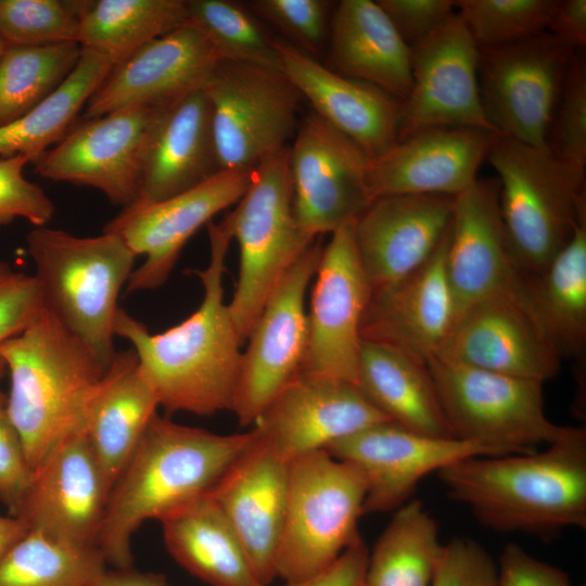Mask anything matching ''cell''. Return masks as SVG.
I'll list each match as a JSON object with an SVG mask.
<instances>
[{"label": "cell", "mask_w": 586, "mask_h": 586, "mask_svg": "<svg viewBox=\"0 0 586 586\" xmlns=\"http://www.w3.org/2000/svg\"><path fill=\"white\" fill-rule=\"evenodd\" d=\"M109 495L100 464L80 432L58 444L34 469L14 517L52 539L97 547Z\"/></svg>", "instance_id": "20"}, {"label": "cell", "mask_w": 586, "mask_h": 586, "mask_svg": "<svg viewBox=\"0 0 586 586\" xmlns=\"http://www.w3.org/2000/svg\"><path fill=\"white\" fill-rule=\"evenodd\" d=\"M447 494L494 531L539 537L586 528V431L526 454L472 456L437 472Z\"/></svg>", "instance_id": "3"}, {"label": "cell", "mask_w": 586, "mask_h": 586, "mask_svg": "<svg viewBox=\"0 0 586 586\" xmlns=\"http://www.w3.org/2000/svg\"><path fill=\"white\" fill-rule=\"evenodd\" d=\"M366 485L349 463L320 449L289 463V486L276 555V577L306 579L361 538Z\"/></svg>", "instance_id": "7"}, {"label": "cell", "mask_w": 586, "mask_h": 586, "mask_svg": "<svg viewBox=\"0 0 586 586\" xmlns=\"http://www.w3.org/2000/svg\"><path fill=\"white\" fill-rule=\"evenodd\" d=\"M91 586H168L162 574L140 572L133 566L105 570Z\"/></svg>", "instance_id": "53"}, {"label": "cell", "mask_w": 586, "mask_h": 586, "mask_svg": "<svg viewBox=\"0 0 586 586\" xmlns=\"http://www.w3.org/2000/svg\"><path fill=\"white\" fill-rule=\"evenodd\" d=\"M106 565L97 547L29 531L0 560V586H91Z\"/></svg>", "instance_id": "38"}, {"label": "cell", "mask_w": 586, "mask_h": 586, "mask_svg": "<svg viewBox=\"0 0 586 586\" xmlns=\"http://www.w3.org/2000/svg\"><path fill=\"white\" fill-rule=\"evenodd\" d=\"M322 249L315 240L289 268L247 337L232 408L241 426L254 424L275 396L300 374L308 336L305 296Z\"/></svg>", "instance_id": "12"}, {"label": "cell", "mask_w": 586, "mask_h": 586, "mask_svg": "<svg viewBox=\"0 0 586 586\" xmlns=\"http://www.w3.org/2000/svg\"><path fill=\"white\" fill-rule=\"evenodd\" d=\"M0 357L10 374L8 413L34 470L62 441L85 432L107 370L46 307L29 327L0 344Z\"/></svg>", "instance_id": "4"}, {"label": "cell", "mask_w": 586, "mask_h": 586, "mask_svg": "<svg viewBox=\"0 0 586 586\" xmlns=\"http://www.w3.org/2000/svg\"><path fill=\"white\" fill-rule=\"evenodd\" d=\"M43 309L36 277L0 260V344L24 331Z\"/></svg>", "instance_id": "46"}, {"label": "cell", "mask_w": 586, "mask_h": 586, "mask_svg": "<svg viewBox=\"0 0 586 586\" xmlns=\"http://www.w3.org/2000/svg\"><path fill=\"white\" fill-rule=\"evenodd\" d=\"M44 307L107 370L114 348L118 296L138 257L117 233L77 237L35 227L26 238Z\"/></svg>", "instance_id": "5"}, {"label": "cell", "mask_w": 586, "mask_h": 586, "mask_svg": "<svg viewBox=\"0 0 586 586\" xmlns=\"http://www.w3.org/2000/svg\"><path fill=\"white\" fill-rule=\"evenodd\" d=\"M550 153L571 173L585 180L586 171V63L582 50L570 63L546 137Z\"/></svg>", "instance_id": "43"}, {"label": "cell", "mask_w": 586, "mask_h": 586, "mask_svg": "<svg viewBox=\"0 0 586 586\" xmlns=\"http://www.w3.org/2000/svg\"><path fill=\"white\" fill-rule=\"evenodd\" d=\"M252 174L253 169L219 170L196 187L163 201L123 208L110 220L103 231L119 234L137 256L144 255L126 291L163 285L188 240L215 215L239 202Z\"/></svg>", "instance_id": "17"}, {"label": "cell", "mask_w": 586, "mask_h": 586, "mask_svg": "<svg viewBox=\"0 0 586 586\" xmlns=\"http://www.w3.org/2000/svg\"><path fill=\"white\" fill-rule=\"evenodd\" d=\"M253 431V440L208 496L241 542L263 585L276 578L275 563L289 486V463Z\"/></svg>", "instance_id": "27"}, {"label": "cell", "mask_w": 586, "mask_h": 586, "mask_svg": "<svg viewBox=\"0 0 586 586\" xmlns=\"http://www.w3.org/2000/svg\"><path fill=\"white\" fill-rule=\"evenodd\" d=\"M547 33L573 50L584 49L586 44V0L558 1Z\"/></svg>", "instance_id": "52"}, {"label": "cell", "mask_w": 586, "mask_h": 586, "mask_svg": "<svg viewBox=\"0 0 586 586\" xmlns=\"http://www.w3.org/2000/svg\"><path fill=\"white\" fill-rule=\"evenodd\" d=\"M161 109L131 106L84 119L33 163L35 173L52 181L97 189L123 208L132 205L140 193L144 152Z\"/></svg>", "instance_id": "15"}, {"label": "cell", "mask_w": 586, "mask_h": 586, "mask_svg": "<svg viewBox=\"0 0 586 586\" xmlns=\"http://www.w3.org/2000/svg\"><path fill=\"white\" fill-rule=\"evenodd\" d=\"M158 407L133 349L116 353L91 402L85 429L110 492Z\"/></svg>", "instance_id": "31"}, {"label": "cell", "mask_w": 586, "mask_h": 586, "mask_svg": "<svg viewBox=\"0 0 586 586\" xmlns=\"http://www.w3.org/2000/svg\"><path fill=\"white\" fill-rule=\"evenodd\" d=\"M532 308L560 357H578L586 344V215L538 275H525Z\"/></svg>", "instance_id": "34"}, {"label": "cell", "mask_w": 586, "mask_h": 586, "mask_svg": "<svg viewBox=\"0 0 586 586\" xmlns=\"http://www.w3.org/2000/svg\"><path fill=\"white\" fill-rule=\"evenodd\" d=\"M445 271L455 317L474 303L518 285L499 206V180L477 178L454 199Z\"/></svg>", "instance_id": "25"}, {"label": "cell", "mask_w": 586, "mask_h": 586, "mask_svg": "<svg viewBox=\"0 0 586 586\" xmlns=\"http://www.w3.org/2000/svg\"><path fill=\"white\" fill-rule=\"evenodd\" d=\"M301 375L357 386L360 324L371 294L354 235V221L331 233L315 273Z\"/></svg>", "instance_id": "13"}, {"label": "cell", "mask_w": 586, "mask_h": 586, "mask_svg": "<svg viewBox=\"0 0 586 586\" xmlns=\"http://www.w3.org/2000/svg\"><path fill=\"white\" fill-rule=\"evenodd\" d=\"M327 0H255L251 8L295 42L306 54L322 53L328 47L335 4Z\"/></svg>", "instance_id": "44"}, {"label": "cell", "mask_w": 586, "mask_h": 586, "mask_svg": "<svg viewBox=\"0 0 586 586\" xmlns=\"http://www.w3.org/2000/svg\"><path fill=\"white\" fill-rule=\"evenodd\" d=\"M324 450L360 473L366 485L364 514L394 512L411 499L424 476L463 458L507 455L472 442L417 433L393 422L370 426Z\"/></svg>", "instance_id": "18"}, {"label": "cell", "mask_w": 586, "mask_h": 586, "mask_svg": "<svg viewBox=\"0 0 586 586\" xmlns=\"http://www.w3.org/2000/svg\"><path fill=\"white\" fill-rule=\"evenodd\" d=\"M377 2L410 48L425 40L456 14L453 0H378Z\"/></svg>", "instance_id": "49"}, {"label": "cell", "mask_w": 586, "mask_h": 586, "mask_svg": "<svg viewBox=\"0 0 586 586\" xmlns=\"http://www.w3.org/2000/svg\"><path fill=\"white\" fill-rule=\"evenodd\" d=\"M369 156L315 112L298 125L289 165L293 206L311 239L355 221L372 202L366 183Z\"/></svg>", "instance_id": "16"}, {"label": "cell", "mask_w": 586, "mask_h": 586, "mask_svg": "<svg viewBox=\"0 0 586 586\" xmlns=\"http://www.w3.org/2000/svg\"><path fill=\"white\" fill-rule=\"evenodd\" d=\"M500 135L476 127H436L397 141L368 160L371 201L391 194L456 196L476 179Z\"/></svg>", "instance_id": "22"}, {"label": "cell", "mask_w": 586, "mask_h": 586, "mask_svg": "<svg viewBox=\"0 0 586 586\" xmlns=\"http://www.w3.org/2000/svg\"><path fill=\"white\" fill-rule=\"evenodd\" d=\"M82 1L0 0V38L5 47L78 43Z\"/></svg>", "instance_id": "42"}, {"label": "cell", "mask_w": 586, "mask_h": 586, "mask_svg": "<svg viewBox=\"0 0 586 586\" xmlns=\"http://www.w3.org/2000/svg\"><path fill=\"white\" fill-rule=\"evenodd\" d=\"M549 33L479 48L483 110L498 135L535 146L546 137L575 53Z\"/></svg>", "instance_id": "11"}, {"label": "cell", "mask_w": 586, "mask_h": 586, "mask_svg": "<svg viewBox=\"0 0 586 586\" xmlns=\"http://www.w3.org/2000/svg\"><path fill=\"white\" fill-rule=\"evenodd\" d=\"M448 232L449 228L419 269L371 291L360 324L361 341L393 348L423 364L437 354L455 319L445 271Z\"/></svg>", "instance_id": "26"}, {"label": "cell", "mask_w": 586, "mask_h": 586, "mask_svg": "<svg viewBox=\"0 0 586 586\" xmlns=\"http://www.w3.org/2000/svg\"><path fill=\"white\" fill-rule=\"evenodd\" d=\"M477 62L479 48L457 12L412 47V84L400 105L398 141L436 127H476L497 133L483 110Z\"/></svg>", "instance_id": "19"}, {"label": "cell", "mask_w": 586, "mask_h": 586, "mask_svg": "<svg viewBox=\"0 0 586 586\" xmlns=\"http://www.w3.org/2000/svg\"><path fill=\"white\" fill-rule=\"evenodd\" d=\"M7 372V366L3 359L0 357V380L4 377Z\"/></svg>", "instance_id": "55"}, {"label": "cell", "mask_w": 586, "mask_h": 586, "mask_svg": "<svg viewBox=\"0 0 586 586\" xmlns=\"http://www.w3.org/2000/svg\"><path fill=\"white\" fill-rule=\"evenodd\" d=\"M113 66L106 55L81 47L75 68L48 98L18 119L0 127L1 157L23 154L34 163L52 144L59 143Z\"/></svg>", "instance_id": "35"}, {"label": "cell", "mask_w": 586, "mask_h": 586, "mask_svg": "<svg viewBox=\"0 0 586 586\" xmlns=\"http://www.w3.org/2000/svg\"><path fill=\"white\" fill-rule=\"evenodd\" d=\"M253 436L252 430L217 434L156 413L110 492L97 542L106 563L133 566L136 531L208 495Z\"/></svg>", "instance_id": "2"}, {"label": "cell", "mask_w": 586, "mask_h": 586, "mask_svg": "<svg viewBox=\"0 0 586 586\" xmlns=\"http://www.w3.org/2000/svg\"><path fill=\"white\" fill-rule=\"evenodd\" d=\"M357 386L391 422L417 433L455 438L426 364L361 341Z\"/></svg>", "instance_id": "32"}, {"label": "cell", "mask_w": 586, "mask_h": 586, "mask_svg": "<svg viewBox=\"0 0 586 586\" xmlns=\"http://www.w3.org/2000/svg\"><path fill=\"white\" fill-rule=\"evenodd\" d=\"M203 88L221 170L253 169L294 137L302 97L282 71L219 61Z\"/></svg>", "instance_id": "10"}, {"label": "cell", "mask_w": 586, "mask_h": 586, "mask_svg": "<svg viewBox=\"0 0 586 586\" xmlns=\"http://www.w3.org/2000/svg\"><path fill=\"white\" fill-rule=\"evenodd\" d=\"M28 163L29 158L23 154L0 158V228L16 218L42 227L53 217L54 204L51 199L23 175Z\"/></svg>", "instance_id": "45"}, {"label": "cell", "mask_w": 586, "mask_h": 586, "mask_svg": "<svg viewBox=\"0 0 586 586\" xmlns=\"http://www.w3.org/2000/svg\"><path fill=\"white\" fill-rule=\"evenodd\" d=\"M5 48H7V47H5L4 42H3L2 39L0 38V56H1V54H2V52L4 51Z\"/></svg>", "instance_id": "56"}, {"label": "cell", "mask_w": 586, "mask_h": 586, "mask_svg": "<svg viewBox=\"0 0 586 586\" xmlns=\"http://www.w3.org/2000/svg\"><path fill=\"white\" fill-rule=\"evenodd\" d=\"M219 59L186 23L115 64L85 106L84 119L131 106H163L202 88Z\"/></svg>", "instance_id": "23"}, {"label": "cell", "mask_w": 586, "mask_h": 586, "mask_svg": "<svg viewBox=\"0 0 586 586\" xmlns=\"http://www.w3.org/2000/svg\"><path fill=\"white\" fill-rule=\"evenodd\" d=\"M219 170L212 107L202 87L162 106L145 148L140 193L132 205L163 201Z\"/></svg>", "instance_id": "29"}, {"label": "cell", "mask_w": 586, "mask_h": 586, "mask_svg": "<svg viewBox=\"0 0 586 586\" xmlns=\"http://www.w3.org/2000/svg\"><path fill=\"white\" fill-rule=\"evenodd\" d=\"M26 524L13 515H0V560L27 533Z\"/></svg>", "instance_id": "54"}, {"label": "cell", "mask_w": 586, "mask_h": 586, "mask_svg": "<svg viewBox=\"0 0 586 586\" xmlns=\"http://www.w3.org/2000/svg\"><path fill=\"white\" fill-rule=\"evenodd\" d=\"M206 226L209 263L203 270H192L204 292L196 310L161 333H151L123 308L115 320V335L131 344L141 372L167 415L213 416L232 411L235 399L242 341L222 284L232 234L226 218Z\"/></svg>", "instance_id": "1"}, {"label": "cell", "mask_w": 586, "mask_h": 586, "mask_svg": "<svg viewBox=\"0 0 586 586\" xmlns=\"http://www.w3.org/2000/svg\"><path fill=\"white\" fill-rule=\"evenodd\" d=\"M34 470L23 442L7 409V395L0 390V501L15 515L31 481Z\"/></svg>", "instance_id": "48"}, {"label": "cell", "mask_w": 586, "mask_h": 586, "mask_svg": "<svg viewBox=\"0 0 586 586\" xmlns=\"http://www.w3.org/2000/svg\"><path fill=\"white\" fill-rule=\"evenodd\" d=\"M187 23L204 35L219 61L281 71L277 39L243 5L230 0H187Z\"/></svg>", "instance_id": "40"}, {"label": "cell", "mask_w": 586, "mask_h": 586, "mask_svg": "<svg viewBox=\"0 0 586 586\" xmlns=\"http://www.w3.org/2000/svg\"><path fill=\"white\" fill-rule=\"evenodd\" d=\"M558 0H457L456 12L477 48L517 42L542 33Z\"/></svg>", "instance_id": "41"}, {"label": "cell", "mask_w": 586, "mask_h": 586, "mask_svg": "<svg viewBox=\"0 0 586 586\" xmlns=\"http://www.w3.org/2000/svg\"><path fill=\"white\" fill-rule=\"evenodd\" d=\"M443 544L418 499L394 511L369 552L364 586H431Z\"/></svg>", "instance_id": "37"}, {"label": "cell", "mask_w": 586, "mask_h": 586, "mask_svg": "<svg viewBox=\"0 0 586 586\" xmlns=\"http://www.w3.org/2000/svg\"><path fill=\"white\" fill-rule=\"evenodd\" d=\"M187 20V0L82 1L78 43L115 65Z\"/></svg>", "instance_id": "36"}, {"label": "cell", "mask_w": 586, "mask_h": 586, "mask_svg": "<svg viewBox=\"0 0 586 586\" xmlns=\"http://www.w3.org/2000/svg\"><path fill=\"white\" fill-rule=\"evenodd\" d=\"M436 357L544 383L560 370L558 352L530 303L525 276L458 314Z\"/></svg>", "instance_id": "14"}, {"label": "cell", "mask_w": 586, "mask_h": 586, "mask_svg": "<svg viewBox=\"0 0 586 586\" xmlns=\"http://www.w3.org/2000/svg\"><path fill=\"white\" fill-rule=\"evenodd\" d=\"M454 199L384 195L358 216L355 242L371 291L398 282L431 258L450 226Z\"/></svg>", "instance_id": "24"}, {"label": "cell", "mask_w": 586, "mask_h": 586, "mask_svg": "<svg viewBox=\"0 0 586 586\" xmlns=\"http://www.w3.org/2000/svg\"><path fill=\"white\" fill-rule=\"evenodd\" d=\"M497 171L499 206L510 255L525 275H538L570 241L586 215L585 180L547 146L499 136L487 160Z\"/></svg>", "instance_id": "6"}, {"label": "cell", "mask_w": 586, "mask_h": 586, "mask_svg": "<svg viewBox=\"0 0 586 586\" xmlns=\"http://www.w3.org/2000/svg\"><path fill=\"white\" fill-rule=\"evenodd\" d=\"M497 564L477 542L456 537L444 544L431 586H496Z\"/></svg>", "instance_id": "47"}, {"label": "cell", "mask_w": 586, "mask_h": 586, "mask_svg": "<svg viewBox=\"0 0 586 586\" xmlns=\"http://www.w3.org/2000/svg\"><path fill=\"white\" fill-rule=\"evenodd\" d=\"M327 67L371 84L403 102L411 88V48L377 1L342 0L334 7Z\"/></svg>", "instance_id": "30"}, {"label": "cell", "mask_w": 586, "mask_h": 586, "mask_svg": "<svg viewBox=\"0 0 586 586\" xmlns=\"http://www.w3.org/2000/svg\"><path fill=\"white\" fill-rule=\"evenodd\" d=\"M77 42L7 47L0 56V127L33 110L75 68Z\"/></svg>", "instance_id": "39"}, {"label": "cell", "mask_w": 586, "mask_h": 586, "mask_svg": "<svg viewBox=\"0 0 586 586\" xmlns=\"http://www.w3.org/2000/svg\"><path fill=\"white\" fill-rule=\"evenodd\" d=\"M383 422L391 421L358 386L298 374L268 404L253 430L291 462Z\"/></svg>", "instance_id": "21"}, {"label": "cell", "mask_w": 586, "mask_h": 586, "mask_svg": "<svg viewBox=\"0 0 586 586\" xmlns=\"http://www.w3.org/2000/svg\"><path fill=\"white\" fill-rule=\"evenodd\" d=\"M170 556L209 586H264L228 520L204 496L160 521Z\"/></svg>", "instance_id": "33"}, {"label": "cell", "mask_w": 586, "mask_h": 586, "mask_svg": "<svg viewBox=\"0 0 586 586\" xmlns=\"http://www.w3.org/2000/svg\"><path fill=\"white\" fill-rule=\"evenodd\" d=\"M226 220L240 252L228 305L243 343L281 278L316 240L295 217L289 145L253 168L250 186Z\"/></svg>", "instance_id": "8"}, {"label": "cell", "mask_w": 586, "mask_h": 586, "mask_svg": "<svg viewBox=\"0 0 586 586\" xmlns=\"http://www.w3.org/2000/svg\"><path fill=\"white\" fill-rule=\"evenodd\" d=\"M455 438L526 454L568 437L575 428L545 413L543 383L440 357L426 362Z\"/></svg>", "instance_id": "9"}, {"label": "cell", "mask_w": 586, "mask_h": 586, "mask_svg": "<svg viewBox=\"0 0 586 586\" xmlns=\"http://www.w3.org/2000/svg\"><path fill=\"white\" fill-rule=\"evenodd\" d=\"M496 586H571L561 569L536 559L515 543L507 544L497 564Z\"/></svg>", "instance_id": "50"}, {"label": "cell", "mask_w": 586, "mask_h": 586, "mask_svg": "<svg viewBox=\"0 0 586 586\" xmlns=\"http://www.w3.org/2000/svg\"><path fill=\"white\" fill-rule=\"evenodd\" d=\"M281 71L322 119L370 158L398 141L402 102L382 89L340 75L296 47L277 40Z\"/></svg>", "instance_id": "28"}, {"label": "cell", "mask_w": 586, "mask_h": 586, "mask_svg": "<svg viewBox=\"0 0 586 586\" xmlns=\"http://www.w3.org/2000/svg\"><path fill=\"white\" fill-rule=\"evenodd\" d=\"M368 557L369 550L360 539L323 571L300 582L285 583L284 586H364Z\"/></svg>", "instance_id": "51"}]
</instances>
